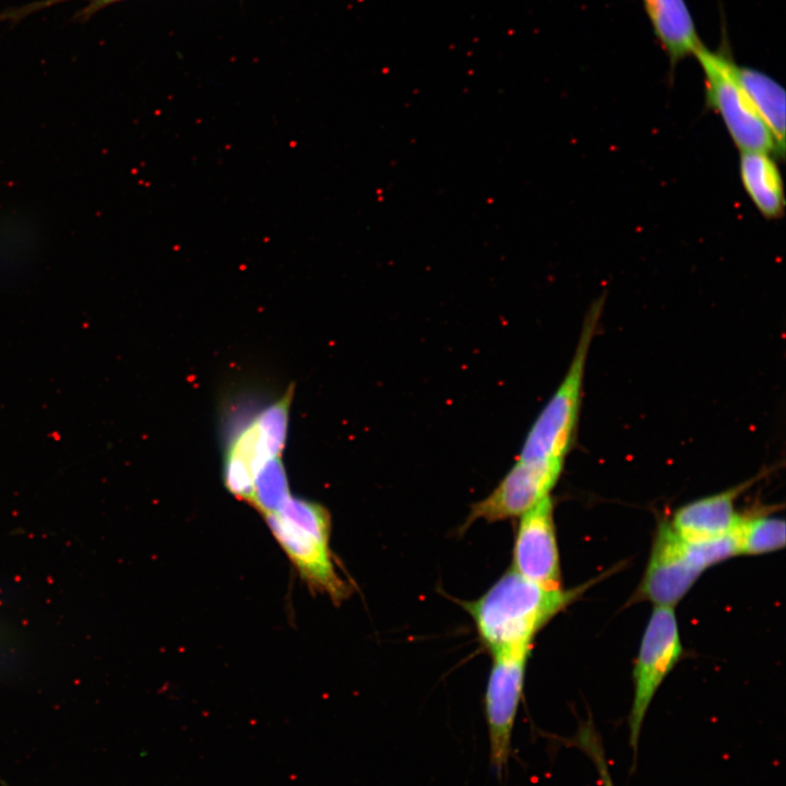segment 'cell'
I'll list each match as a JSON object with an SVG mask.
<instances>
[{"label":"cell","mask_w":786,"mask_h":786,"mask_svg":"<svg viewBox=\"0 0 786 786\" xmlns=\"http://www.w3.org/2000/svg\"><path fill=\"white\" fill-rule=\"evenodd\" d=\"M579 594V588H546L510 567L484 595L462 606L493 655L533 645L536 633Z\"/></svg>","instance_id":"6da1fadb"},{"label":"cell","mask_w":786,"mask_h":786,"mask_svg":"<svg viewBox=\"0 0 786 786\" xmlns=\"http://www.w3.org/2000/svg\"><path fill=\"white\" fill-rule=\"evenodd\" d=\"M600 309V303L594 305L586 314L568 371L533 422L516 458L564 461L575 434L585 365Z\"/></svg>","instance_id":"7a4b0ae2"},{"label":"cell","mask_w":786,"mask_h":786,"mask_svg":"<svg viewBox=\"0 0 786 786\" xmlns=\"http://www.w3.org/2000/svg\"><path fill=\"white\" fill-rule=\"evenodd\" d=\"M693 56L703 72L706 104L720 116L736 146L776 155L774 139L739 82L731 57L703 43Z\"/></svg>","instance_id":"3957f363"},{"label":"cell","mask_w":786,"mask_h":786,"mask_svg":"<svg viewBox=\"0 0 786 786\" xmlns=\"http://www.w3.org/2000/svg\"><path fill=\"white\" fill-rule=\"evenodd\" d=\"M290 403L278 398L264 407L228 441L223 479L237 499L251 504L253 479L270 458L282 456L286 444Z\"/></svg>","instance_id":"277c9868"},{"label":"cell","mask_w":786,"mask_h":786,"mask_svg":"<svg viewBox=\"0 0 786 786\" xmlns=\"http://www.w3.org/2000/svg\"><path fill=\"white\" fill-rule=\"evenodd\" d=\"M533 645L498 652L485 692L484 706L491 771L501 778L512 753V734L523 696L525 668Z\"/></svg>","instance_id":"5b68a950"},{"label":"cell","mask_w":786,"mask_h":786,"mask_svg":"<svg viewBox=\"0 0 786 786\" xmlns=\"http://www.w3.org/2000/svg\"><path fill=\"white\" fill-rule=\"evenodd\" d=\"M682 653L674 607L655 606L640 645L633 671L634 694L629 714V742L636 752L650 704Z\"/></svg>","instance_id":"8992f818"},{"label":"cell","mask_w":786,"mask_h":786,"mask_svg":"<svg viewBox=\"0 0 786 786\" xmlns=\"http://www.w3.org/2000/svg\"><path fill=\"white\" fill-rule=\"evenodd\" d=\"M564 461L515 458L514 464L484 499L471 505L461 533L483 520L495 523L520 517L550 496L562 472Z\"/></svg>","instance_id":"52a82bcc"},{"label":"cell","mask_w":786,"mask_h":786,"mask_svg":"<svg viewBox=\"0 0 786 786\" xmlns=\"http://www.w3.org/2000/svg\"><path fill=\"white\" fill-rule=\"evenodd\" d=\"M704 570L693 543L681 538L664 521L656 531L636 597L655 606L674 607Z\"/></svg>","instance_id":"ba28073f"},{"label":"cell","mask_w":786,"mask_h":786,"mask_svg":"<svg viewBox=\"0 0 786 786\" xmlns=\"http://www.w3.org/2000/svg\"><path fill=\"white\" fill-rule=\"evenodd\" d=\"M263 517L308 587L326 595L334 604H342L352 595V585L338 574L334 565L329 546L330 535L301 527L276 512Z\"/></svg>","instance_id":"9c48e42d"},{"label":"cell","mask_w":786,"mask_h":786,"mask_svg":"<svg viewBox=\"0 0 786 786\" xmlns=\"http://www.w3.org/2000/svg\"><path fill=\"white\" fill-rule=\"evenodd\" d=\"M511 568L540 586L562 588L550 496L520 516Z\"/></svg>","instance_id":"30bf717a"},{"label":"cell","mask_w":786,"mask_h":786,"mask_svg":"<svg viewBox=\"0 0 786 786\" xmlns=\"http://www.w3.org/2000/svg\"><path fill=\"white\" fill-rule=\"evenodd\" d=\"M753 479L679 508L669 523L684 540L704 541L733 533L739 523L735 501Z\"/></svg>","instance_id":"8fae6325"},{"label":"cell","mask_w":786,"mask_h":786,"mask_svg":"<svg viewBox=\"0 0 786 786\" xmlns=\"http://www.w3.org/2000/svg\"><path fill=\"white\" fill-rule=\"evenodd\" d=\"M654 34L672 64L693 56L702 40L686 0H642Z\"/></svg>","instance_id":"7c38bea8"},{"label":"cell","mask_w":786,"mask_h":786,"mask_svg":"<svg viewBox=\"0 0 786 786\" xmlns=\"http://www.w3.org/2000/svg\"><path fill=\"white\" fill-rule=\"evenodd\" d=\"M739 175L746 193L764 217L778 218L784 213L783 179L769 152H741Z\"/></svg>","instance_id":"4fadbf2b"},{"label":"cell","mask_w":786,"mask_h":786,"mask_svg":"<svg viewBox=\"0 0 786 786\" xmlns=\"http://www.w3.org/2000/svg\"><path fill=\"white\" fill-rule=\"evenodd\" d=\"M735 70L739 82L774 139L776 155L783 157L786 133L785 90L774 79L760 70L737 63Z\"/></svg>","instance_id":"5bb4252c"},{"label":"cell","mask_w":786,"mask_h":786,"mask_svg":"<svg viewBox=\"0 0 786 786\" xmlns=\"http://www.w3.org/2000/svg\"><path fill=\"white\" fill-rule=\"evenodd\" d=\"M735 535L738 555L775 551L785 546V522L772 515H741Z\"/></svg>","instance_id":"9a60e30c"},{"label":"cell","mask_w":786,"mask_h":786,"mask_svg":"<svg viewBox=\"0 0 786 786\" xmlns=\"http://www.w3.org/2000/svg\"><path fill=\"white\" fill-rule=\"evenodd\" d=\"M290 496L288 478L282 456L267 460L253 479L251 507L262 515L275 512L282 502Z\"/></svg>","instance_id":"2e32d148"},{"label":"cell","mask_w":786,"mask_h":786,"mask_svg":"<svg viewBox=\"0 0 786 786\" xmlns=\"http://www.w3.org/2000/svg\"><path fill=\"white\" fill-rule=\"evenodd\" d=\"M572 742L592 760L598 773L602 786H615L610 776L602 740L594 727L592 725H583L579 729Z\"/></svg>","instance_id":"e0dca14e"},{"label":"cell","mask_w":786,"mask_h":786,"mask_svg":"<svg viewBox=\"0 0 786 786\" xmlns=\"http://www.w3.org/2000/svg\"><path fill=\"white\" fill-rule=\"evenodd\" d=\"M68 0H37L28 5H26L23 9H19V11H14V16L16 19L23 17L24 15L35 12L37 10L53 5L56 3H60ZM119 0H90V4L79 14V19H87L92 14H94L96 11L102 9L103 7L116 2Z\"/></svg>","instance_id":"ac0fdd59"}]
</instances>
